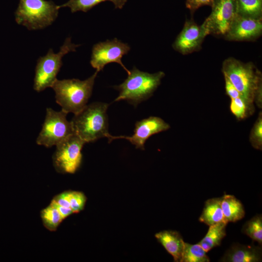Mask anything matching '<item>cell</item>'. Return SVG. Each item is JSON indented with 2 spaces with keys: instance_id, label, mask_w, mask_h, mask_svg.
Masks as SVG:
<instances>
[{
  "instance_id": "obj_26",
  "label": "cell",
  "mask_w": 262,
  "mask_h": 262,
  "mask_svg": "<svg viewBox=\"0 0 262 262\" xmlns=\"http://www.w3.org/2000/svg\"><path fill=\"white\" fill-rule=\"evenodd\" d=\"M70 208L74 213H77L84 208L86 198L84 194L78 191H68Z\"/></svg>"
},
{
  "instance_id": "obj_13",
  "label": "cell",
  "mask_w": 262,
  "mask_h": 262,
  "mask_svg": "<svg viewBox=\"0 0 262 262\" xmlns=\"http://www.w3.org/2000/svg\"><path fill=\"white\" fill-rule=\"evenodd\" d=\"M262 33V19H255L236 15L224 36L229 41H252Z\"/></svg>"
},
{
  "instance_id": "obj_20",
  "label": "cell",
  "mask_w": 262,
  "mask_h": 262,
  "mask_svg": "<svg viewBox=\"0 0 262 262\" xmlns=\"http://www.w3.org/2000/svg\"><path fill=\"white\" fill-rule=\"evenodd\" d=\"M128 0H69L59 5L60 9L68 7L73 13L78 11L86 12L98 4L106 1L112 2L116 8L122 9Z\"/></svg>"
},
{
  "instance_id": "obj_16",
  "label": "cell",
  "mask_w": 262,
  "mask_h": 262,
  "mask_svg": "<svg viewBox=\"0 0 262 262\" xmlns=\"http://www.w3.org/2000/svg\"><path fill=\"white\" fill-rule=\"evenodd\" d=\"M221 206L225 221L235 222L245 215V211L242 202L235 196L224 195L221 197Z\"/></svg>"
},
{
  "instance_id": "obj_2",
  "label": "cell",
  "mask_w": 262,
  "mask_h": 262,
  "mask_svg": "<svg viewBox=\"0 0 262 262\" xmlns=\"http://www.w3.org/2000/svg\"><path fill=\"white\" fill-rule=\"evenodd\" d=\"M108 104L95 102L86 105L74 115L71 121L74 132L85 143L102 137L109 138L108 119L106 111Z\"/></svg>"
},
{
  "instance_id": "obj_21",
  "label": "cell",
  "mask_w": 262,
  "mask_h": 262,
  "mask_svg": "<svg viewBox=\"0 0 262 262\" xmlns=\"http://www.w3.org/2000/svg\"><path fill=\"white\" fill-rule=\"evenodd\" d=\"M206 253L198 243L184 242L180 262H209L210 260Z\"/></svg>"
},
{
  "instance_id": "obj_6",
  "label": "cell",
  "mask_w": 262,
  "mask_h": 262,
  "mask_svg": "<svg viewBox=\"0 0 262 262\" xmlns=\"http://www.w3.org/2000/svg\"><path fill=\"white\" fill-rule=\"evenodd\" d=\"M80 46L72 43L71 38L67 37L58 53H55L50 49L46 55L40 57L35 69L33 89L39 92L51 87L57 79V75L63 65V56L70 52L75 51Z\"/></svg>"
},
{
  "instance_id": "obj_15",
  "label": "cell",
  "mask_w": 262,
  "mask_h": 262,
  "mask_svg": "<svg viewBox=\"0 0 262 262\" xmlns=\"http://www.w3.org/2000/svg\"><path fill=\"white\" fill-rule=\"evenodd\" d=\"M158 242L173 257L176 262H180L184 242L179 232L174 230H163L155 234Z\"/></svg>"
},
{
  "instance_id": "obj_4",
  "label": "cell",
  "mask_w": 262,
  "mask_h": 262,
  "mask_svg": "<svg viewBox=\"0 0 262 262\" xmlns=\"http://www.w3.org/2000/svg\"><path fill=\"white\" fill-rule=\"evenodd\" d=\"M123 83L114 86L119 92L114 101L125 100L136 107L153 95L165 74L163 71L149 73L133 67Z\"/></svg>"
},
{
  "instance_id": "obj_24",
  "label": "cell",
  "mask_w": 262,
  "mask_h": 262,
  "mask_svg": "<svg viewBox=\"0 0 262 262\" xmlns=\"http://www.w3.org/2000/svg\"><path fill=\"white\" fill-rule=\"evenodd\" d=\"M230 110L238 120H242L252 114L244 99L237 97L231 99Z\"/></svg>"
},
{
  "instance_id": "obj_28",
  "label": "cell",
  "mask_w": 262,
  "mask_h": 262,
  "mask_svg": "<svg viewBox=\"0 0 262 262\" xmlns=\"http://www.w3.org/2000/svg\"><path fill=\"white\" fill-rule=\"evenodd\" d=\"M225 82V90L227 95L229 97L230 99L241 97L240 93L235 88L230 81L224 76Z\"/></svg>"
},
{
  "instance_id": "obj_25",
  "label": "cell",
  "mask_w": 262,
  "mask_h": 262,
  "mask_svg": "<svg viewBox=\"0 0 262 262\" xmlns=\"http://www.w3.org/2000/svg\"><path fill=\"white\" fill-rule=\"evenodd\" d=\"M249 141L255 149H262V113L260 112L249 135Z\"/></svg>"
},
{
  "instance_id": "obj_10",
  "label": "cell",
  "mask_w": 262,
  "mask_h": 262,
  "mask_svg": "<svg viewBox=\"0 0 262 262\" xmlns=\"http://www.w3.org/2000/svg\"><path fill=\"white\" fill-rule=\"evenodd\" d=\"M203 24L209 33L224 36L237 15L235 0H216Z\"/></svg>"
},
{
  "instance_id": "obj_11",
  "label": "cell",
  "mask_w": 262,
  "mask_h": 262,
  "mask_svg": "<svg viewBox=\"0 0 262 262\" xmlns=\"http://www.w3.org/2000/svg\"><path fill=\"white\" fill-rule=\"evenodd\" d=\"M209 32L202 24L198 25L194 21H186L182 30L173 44V48L182 54L198 50Z\"/></svg>"
},
{
  "instance_id": "obj_27",
  "label": "cell",
  "mask_w": 262,
  "mask_h": 262,
  "mask_svg": "<svg viewBox=\"0 0 262 262\" xmlns=\"http://www.w3.org/2000/svg\"><path fill=\"white\" fill-rule=\"evenodd\" d=\"M216 0H186V7L194 12L199 7L209 5L212 6Z\"/></svg>"
},
{
  "instance_id": "obj_23",
  "label": "cell",
  "mask_w": 262,
  "mask_h": 262,
  "mask_svg": "<svg viewBox=\"0 0 262 262\" xmlns=\"http://www.w3.org/2000/svg\"><path fill=\"white\" fill-rule=\"evenodd\" d=\"M41 217L45 227L51 231L56 230L64 220L57 208L51 203L41 211Z\"/></svg>"
},
{
  "instance_id": "obj_5",
  "label": "cell",
  "mask_w": 262,
  "mask_h": 262,
  "mask_svg": "<svg viewBox=\"0 0 262 262\" xmlns=\"http://www.w3.org/2000/svg\"><path fill=\"white\" fill-rule=\"evenodd\" d=\"M59 9V5L51 0H19L15 19L28 30L42 29L55 20Z\"/></svg>"
},
{
  "instance_id": "obj_8",
  "label": "cell",
  "mask_w": 262,
  "mask_h": 262,
  "mask_svg": "<svg viewBox=\"0 0 262 262\" xmlns=\"http://www.w3.org/2000/svg\"><path fill=\"white\" fill-rule=\"evenodd\" d=\"M85 143L74 133L55 146L52 156L55 170L61 173H74L81 164V151Z\"/></svg>"
},
{
  "instance_id": "obj_22",
  "label": "cell",
  "mask_w": 262,
  "mask_h": 262,
  "mask_svg": "<svg viewBox=\"0 0 262 262\" xmlns=\"http://www.w3.org/2000/svg\"><path fill=\"white\" fill-rule=\"evenodd\" d=\"M242 232L260 245L262 244V216L255 215L243 225Z\"/></svg>"
},
{
  "instance_id": "obj_9",
  "label": "cell",
  "mask_w": 262,
  "mask_h": 262,
  "mask_svg": "<svg viewBox=\"0 0 262 262\" xmlns=\"http://www.w3.org/2000/svg\"><path fill=\"white\" fill-rule=\"evenodd\" d=\"M131 49L130 46L115 38L112 40H107L95 44L92 48L90 64L99 72L110 63L119 64L127 74L129 70L121 61L122 57L128 54Z\"/></svg>"
},
{
  "instance_id": "obj_7",
  "label": "cell",
  "mask_w": 262,
  "mask_h": 262,
  "mask_svg": "<svg viewBox=\"0 0 262 262\" xmlns=\"http://www.w3.org/2000/svg\"><path fill=\"white\" fill-rule=\"evenodd\" d=\"M67 115L62 110L55 111L47 108L42 129L36 138V144L50 147L74 134L71 122L66 119Z\"/></svg>"
},
{
  "instance_id": "obj_18",
  "label": "cell",
  "mask_w": 262,
  "mask_h": 262,
  "mask_svg": "<svg viewBox=\"0 0 262 262\" xmlns=\"http://www.w3.org/2000/svg\"><path fill=\"white\" fill-rule=\"evenodd\" d=\"M227 225L224 222L209 226L205 236L198 243L206 252L221 245L226 235Z\"/></svg>"
},
{
  "instance_id": "obj_14",
  "label": "cell",
  "mask_w": 262,
  "mask_h": 262,
  "mask_svg": "<svg viewBox=\"0 0 262 262\" xmlns=\"http://www.w3.org/2000/svg\"><path fill=\"white\" fill-rule=\"evenodd\" d=\"M260 246L233 244L220 260L222 262H258L262 261Z\"/></svg>"
},
{
  "instance_id": "obj_12",
  "label": "cell",
  "mask_w": 262,
  "mask_h": 262,
  "mask_svg": "<svg viewBox=\"0 0 262 262\" xmlns=\"http://www.w3.org/2000/svg\"><path fill=\"white\" fill-rule=\"evenodd\" d=\"M170 128L163 119L157 116H150L135 123L134 134L131 136L111 135L108 138L110 143L116 139H125L134 145L136 148L144 149L146 141L152 135L165 131Z\"/></svg>"
},
{
  "instance_id": "obj_1",
  "label": "cell",
  "mask_w": 262,
  "mask_h": 262,
  "mask_svg": "<svg viewBox=\"0 0 262 262\" xmlns=\"http://www.w3.org/2000/svg\"><path fill=\"white\" fill-rule=\"evenodd\" d=\"M222 71L240 93L252 114L254 102L262 108V73L252 63H244L229 57L223 62Z\"/></svg>"
},
{
  "instance_id": "obj_3",
  "label": "cell",
  "mask_w": 262,
  "mask_h": 262,
  "mask_svg": "<svg viewBox=\"0 0 262 262\" xmlns=\"http://www.w3.org/2000/svg\"><path fill=\"white\" fill-rule=\"evenodd\" d=\"M98 71L88 79H57L51 88L55 94L56 102L66 113L74 115L80 112L86 105L92 93L95 79Z\"/></svg>"
},
{
  "instance_id": "obj_19",
  "label": "cell",
  "mask_w": 262,
  "mask_h": 262,
  "mask_svg": "<svg viewBox=\"0 0 262 262\" xmlns=\"http://www.w3.org/2000/svg\"><path fill=\"white\" fill-rule=\"evenodd\" d=\"M237 15L255 19L262 18V0H235Z\"/></svg>"
},
{
  "instance_id": "obj_17",
  "label": "cell",
  "mask_w": 262,
  "mask_h": 262,
  "mask_svg": "<svg viewBox=\"0 0 262 262\" xmlns=\"http://www.w3.org/2000/svg\"><path fill=\"white\" fill-rule=\"evenodd\" d=\"M221 197H214L207 200L199 221L209 226L220 223H227L221 209Z\"/></svg>"
}]
</instances>
